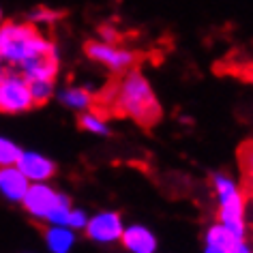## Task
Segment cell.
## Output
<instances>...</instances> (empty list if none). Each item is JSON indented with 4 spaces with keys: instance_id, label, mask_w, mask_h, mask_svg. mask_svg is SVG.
Returning a JSON list of instances; mask_svg holds the SVG:
<instances>
[{
    "instance_id": "cell-1",
    "label": "cell",
    "mask_w": 253,
    "mask_h": 253,
    "mask_svg": "<svg viewBox=\"0 0 253 253\" xmlns=\"http://www.w3.org/2000/svg\"><path fill=\"white\" fill-rule=\"evenodd\" d=\"M58 54L28 22H4L0 26V80L20 78L30 82H56Z\"/></svg>"
},
{
    "instance_id": "cell-2",
    "label": "cell",
    "mask_w": 253,
    "mask_h": 253,
    "mask_svg": "<svg viewBox=\"0 0 253 253\" xmlns=\"http://www.w3.org/2000/svg\"><path fill=\"white\" fill-rule=\"evenodd\" d=\"M101 118L120 116L135 120L142 129H153L163 116L161 103L153 92L148 80L137 71V67L118 73V80L107 84L92 101V110Z\"/></svg>"
},
{
    "instance_id": "cell-3",
    "label": "cell",
    "mask_w": 253,
    "mask_h": 253,
    "mask_svg": "<svg viewBox=\"0 0 253 253\" xmlns=\"http://www.w3.org/2000/svg\"><path fill=\"white\" fill-rule=\"evenodd\" d=\"M214 193L219 198V223H223L225 227L236 234V236L245 238V204L247 198L236 182L225 174H217L212 178Z\"/></svg>"
},
{
    "instance_id": "cell-4",
    "label": "cell",
    "mask_w": 253,
    "mask_h": 253,
    "mask_svg": "<svg viewBox=\"0 0 253 253\" xmlns=\"http://www.w3.org/2000/svg\"><path fill=\"white\" fill-rule=\"evenodd\" d=\"M84 52L90 60L101 62L114 73H125L133 69L140 60V54H133L129 49L118 47L116 43H105V41H86Z\"/></svg>"
},
{
    "instance_id": "cell-5",
    "label": "cell",
    "mask_w": 253,
    "mask_h": 253,
    "mask_svg": "<svg viewBox=\"0 0 253 253\" xmlns=\"http://www.w3.org/2000/svg\"><path fill=\"white\" fill-rule=\"evenodd\" d=\"M33 94L26 80H0V114H22L33 110Z\"/></svg>"
},
{
    "instance_id": "cell-6",
    "label": "cell",
    "mask_w": 253,
    "mask_h": 253,
    "mask_svg": "<svg viewBox=\"0 0 253 253\" xmlns=\"http://www.w3.org/2000/svg\"><path fill=\"white\" fill-rule=\"evenodd\" d=\"M58 195L52 187L45 185V182H35V185L28 187V191L24 193V208L33 214L37 219H47L49 212H52V208L56 206V202H58Z\"/></svg>"
},
{
    "instance_id": "cell-7",
    "label": "cell",
    "mask_w": 253,
    "mask_h": 253,
    "mask_svg": "<svg viewBox=\"0 0 253 253\" xmlns=\"http://www.w3.org/2000/svg\"><path fill=\"white\" fill-rule=\"evenodd\" d=\"M123 217L118 212H101L86 223L88 238L97 243H112L123 236Z\"/></svg>"
},
{
    "instance_id": "cell-8",
    "label": "cell",
    "mask_w": 253,
    "mask_h": 253,
    "mask_svg": "<svg viewBox=\"0 0 253 253\" xmlns=\"http://www.w3.org/2000/svg\"><path fill=\"white\" fill-rule=\"evenodd\" d=\"M17 169H20L28 180L43 182L56 174V163L45 159L43 155H37V153H22L20 161H17Z\"/></svg>"
},
{
    "instance_id": "cell-9",
    "label": "cell",
    "mask_w": 253,
    "mask_h": 253,
    "mask_svg": "<svg viewBox=\"0 0 253 253\" xmlns=\"http://www.w3.org/2000/svg\"><path fill=\"white\" fill-rule=\"evenodd\" d=\"M28 178L24 176L17 166L0 168V193L9 200H22L28 191Z\"/></svg>"
},
{
    "instance_id": "cell-10",
    "label": "cell",
    "mask_w": 253,
    "mask_h": 253,
    "mask_svg": "<svg viewBox=\"0 0 253 253\" xmlns=\"http://www.w3.org/2000/svg\"><path fill=\"white\" fill-rule=\"evenodd\" d=\"M120 240H123V245L131 253H155V249H157L155 236L142 225H131L129 230L123 232Z\"/></svg>"
},
{
    "instance_id": "cell-11",
    "label": "cell",
    "mask_w": 253,
    "mask_h": 253,
    "mask_svg": "<svg viewBox=\"0 0 253 253\" xmlns=\"http://www.w3.org/2000/svg\"><path fill=\"white\" fill-rule=\"evenodd\" d=\"M238 166L243 172L240 189L247 200H253V140H247L238 146Z\"/></svg>"
},
{
    "instance_id": "cell-12",
    "label": "cell",
    "mask_w": 253,
    "mask_h": 253,
    "mask_svg": "<svg viewBox=\"0 0 253 253\" xmlns=\"http://www.w3.org/2000/svg\"><path fill=\"white\" fill-rule=\"evenodd\" d=\"M60 101L75 110H92L94 94H90L86 88H67L60 92Z\"/></svg>"
},
{
    "instance_id": "cell-13",
    "label": "cell",
    "mask_w": 253,
    "mask_h": 253,
    "mask_svg": "<svg viewBox=\"0 0 253 253\" xmlns=\"http://www.w3.org/2000/svg\"><path fill=\"white\" fill-rule=\"evenodd\" d=\"M206 240H208V245L211 247H217V249L221 251H225L230 245H234L236 240H240V236H236L230 227H225L223 223H217V225H212L211 230L206 232Z\"/></svg>"
},
{
    "instance_id": "cell-14",
    "label": "cell",
    "mask_w": 253,
    "mask_h": 253,
    "mask_svg": "<svg viewBox=\"0 0 253 253\" xmlns=\"http://www.w3.org/2000/svg\"><path fill=\"white\" fill-rule=\"evenodd\" d=\"M45 240L54 253H67L73 245V234L65 230V227L56 225L52 230H45Z\"/></svg>"
},
{
    "instance_id": "cell-15",
    "label": "cell",
    "mask_w": 253,
    "mask_h": 253,
    "mask_svg": "<svg viewBox=\"0 0 253 253\" xmlns=\"http://www.w3.org/2000/svg\"><path fill=\"white\" fill-rule=\"evenodd\" d=\"M78 126H80V129H84V131H90V133H101V135L107 133L105 118H101L99 114H94L90 110L82 112L78 116Z\"/></svg>"
},
{
    "instance_id": "cell-16",
    "label": "cell",
    "mask_w": 253,
    "mask_h": 253,
    "mask_svg": "<svg viewBox=\"0 0 253 253\" xmlns=\"http://www.w3.org/2000/svg\"><path fill=\"white\" fill-rule=\"evenodd\" d=\"M22 157V148L17 144L4 140L0 137V168H7V166H17Z\"/></svg>"
},
{
    "instance_id": "cell-17",
    "label": "cell",
    "mask_w": 253,
    "mask_h": 253,
    "mask_svg": "<svg viewBox=\"0 0 253 253\" xmlns=\"http://www.w3.org/2000/svg\"><path fill=\"white\" fill-rule=\"evenodd\" d=\"M69 212H71V200L67 198V195H58V202H56V206L52 208V212H49L47 221H52L56 225H67V219H69Z\"/></svg>"
},
{
    "instance_id": "cell-18",
    "label": "cell",
    "mask_w": 253,
    "mask_h": 253,
    "mask_svg": "<svg viewBox=\"0 0 253 253\" xmlns=\"http://www.w3.org/2000/svg\"><path fill=\"white\" fill-rule=\"evenodd\" d=\"M86 223H88L86 214L82 212V211H75V208H71V212H69V219H67V225H71V227H84Z\"/></svg>"
},
{
    "instance_id": "cell-19",
    "label": "cell",
    "mask_w": 253,
    "mask_h": 253,
    "mask_svg": "<svg viewBox=\"0 0 253 253\" xmlns=\"http://www.w3.org/2000/svg\"><path fill=\"white\" fill-rule=\"evenodd\" d=\"M223 253H253V251H251V247L245 243V238H240V240H236L234 245L227 247Z\"/></svg>"
},
{
    "instance_id": "cell-20",
    "label": "cell",
    "mask_w": 253,
    "mask_h": 253,
    "mask_svg": "<svg viewBox=\"0 0 253 253\" xmlns=\"http://www.w3.org/2000/svg\"><path fill=\"white\" fill-rule=\"evenodd\" d=\"M0 20H2V13H0Z\"/></svg>"
}]
</instances>
